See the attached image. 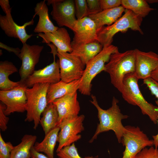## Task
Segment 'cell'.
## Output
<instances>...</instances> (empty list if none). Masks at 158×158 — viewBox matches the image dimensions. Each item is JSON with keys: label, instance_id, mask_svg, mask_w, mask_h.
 I'll list each match as a JSON object with an SVG mask.
<instances>
[{"label": "cell", "instance_id": "cell-16", "mask_svg": "<svg viewBox=\"0 0 158 158\" xmlns=\"http://www.w3.org/2000/svg\"><path fill=\"white\" fill-rule=\"evenodd\" d=\"M53 103L56 105L59 114L58 126L63 121L78 116L80 108L77 91L57 99Z\"/></svg>", "mask_w": 158, "mask_h": 158}, {"label": "cell", "instance_id": "cell-30", "mask_svg": "<svg viewBox=\"0 0 158 158\" xmlns=\"http://www.w3.org/2000/svg\"><path fill=\"white\" fill-rule=\"evenodd\" d=\"M14 147L11 142H6L0 133V158H10Z\"/></svg>", "mask_w": 158, "mask_h": 158}, {"label": "cell", "instance_id": "cell-22", "mask_svg": "<svg viewBox=\"0 0 158 158\" xmlns=\"http://www.w3.org/2000/svg\"><path fill=\"white\" fill-rule=\"evenodd\" d=\"M71 46L72 50L71 53L78 57L85 66L98 54L103 48L98 41L80 45L71 44Z\"/></svg>", "mask_w": 158, "mask_h": 158}, {"label": "cell", "instance_id": "cell-8", "mask_svg": "<svg viewBox=\"0 0 158 158\" xmlns=\"http://www.w3.org/2000/svg\"><path fill=\"white\" fill-rule=\"evenodd\" d=\"M85 118L84 115H81L65 120L59 126L60 132L58 135L59 145L57 153L63 147L71 145L81 138V135L79 134L84 130L83 122Z\"/></svg>", "mask_w": 158, "mask_h": 158}, {"label": "cell", "instance_id": "cell-29", "mask_svg": "<svg viewBox=\"0 0 158 158\" xmlns=\"http://www.w3.org/2000/svg\"><path fill=\"white\" fill-rule=\"evenodd\" d=\"M74 1L77 19H81L90 15L86 0H75Z\"/></svg>", "mask_w": 158, "mask_h": 158}, {"label": "cell", "instance_id": "cell-20", "mask_svg": "<svg viewBox=\"0 0 158 158\" xmlns=\"http://www.w3.org/2000/svg\"><path fill=\"white\" fill-rule=\"evenodd\" d=\"M45 1L37 4L34 8L35 14L39 17L38 23L34 30L35 33H46L52 32L57 30L59 27L55 26L50 20L48 13V8Z\"/></svg>", "mask_w": 158, "mask_h": 158}, {"label": "cell", "instance_id": "cell-5", "mask_svg": "<svg viewBox=\"0 0 158 158\" xmlns=\"http://www.w3.org/2000/svg\"><path fill=\"white\" fill-rule=\"evenodd\" d=\"M124 12V14L114 23L104 26L98 32V41L103 47L111 44L113 37L118 32H124L130 29L143 34L140 28L143 18L130 10L126 9Z\"/></svg>", "mask_w": 158, "mask_h": 158}, {"label": "cell", "instance_id": "cell-17", "mask_svg": "<svg viewBox=\"0 0 158 158\" xmlns=\"http://www.w3.org/2000/svg\"><path fill=\"white\" fill-rule=\"evenodd\" d=\"M34 18L23 25H19L14 21L11 11L5 15H0V26L8 37L17 38L23 44L32 36V34L27 33L25 28L27 26L33 25Z\"/></svg>", "mask_w": 158, "mask_h": 158}, {"label": "cell", "instance_id": "cell-7", "mask_svg": "<svg viewBox=\"0 0 158 158\" xmlns=\"http://www.w3.org/2000/svg\"><path fill=\"white\" fill-rule=\"evenodd\" d=\"M123 135L121 143L125 146L122 158H134L143 149L154 145L153 140L147 135L138 126H127Z\"/></svg>", "mask_w": 158, "mask_h": 158}, {"label": "cell", "instance_id": "cell-28", "mask_svg": "<svg viewBox=\"0 0 158 158\" xmlns=\"http://www.w3.org/2000/svg\"><path fill=\"white\" fill-rule=\"evenodd\" d=\"M57 155L62 158H82L78 154L74 143L63 148L57 153ZM85 158H94V157L87 156Z\"/></svg>", "mask_w": 158, "mask_h": 158}, {"label": "cell", "instance_id": "cell-9", "mask_svg": "<svg viewBox=\"0 0 158 158\" xmlns=\"http://www.w3.org/2000/svg\"><path fill=\"white\" fill-rule=\"evenodd\" d=\"M56 55L59 58L61 80L68 83L81 78L85 65L78 57L57 51Z\"/></svg>", "mask_w": 158, "mask_h": 158}, {"label": "cell", "instance_id": "cell-15", "mask_svg": "<svg viewBox=\"0 0 158 158\" xmlns=\"http://www.w3.org/2000/svg\"><path fill=\"white\" fill-rule=\"evenodd\" d=\"M135 51V75L138 80L150 77L152 72L158 66V54L152 51L145 52L137 49Z\"/></svg>", "mask_w": 158, "mask_h": 158}, {"label": "cell", "instance_id": "cell-19", "mask_svg": "<svg viewBox=\"0 0 158 158\" xmlns=\"http://www.w3.org/2000/svg\"><path fill=\"white\" fill-rule=\"evenodd\" d=\"M80 80L68 83L61 80L57 83L50 84L47 94L48 104L68 94L77 91L78 89Z\"/></svg>", "mask_w": 158, "mask_h": 158}, {"label": "cell", "instance_id": "cell-42", "mask_svg": "<svg viewBox=\"0 0 158 158\" xmlns=\"http://www.w3.org/2000/svg\"><path fill=\"white\" fill-rule=\"evenodd\" d=\"M94 158H98V156H97L94 157Z\"/></svg>", "mask_w": 158, "mask_h": 158}, {"label": "cell", "instance_id": "cell-2", "mask_svg": "<svg viewBox=\"0 0 158 158\" xmlns=\"http://www.w3.org/2000/svg\"><path fill=\"white\" fill-rule=\"evenodd\" d=\"M135 68V49L123 52L118 51L111 55L109 62L105 64V71L109 75L111 84L121 92L125 76L134 73Z\"/></svg>", "mask_w": 158, "mask_h": 158}, {"label": "cell", "instance_id": "cell-32", "mask_svg": "<svg viewBox=\"0 0 158 158\" xmlns=\"http://www.w3.org/2000/svg\"><path fill=\"white\" fill-rule=\"evenodd\" d=\"M143 83L145 85L152 94L157 99V103L158 104V82L151 77L143 80Z\"/></svg>", "mask_w": 158, "mask_h": 158}, {"label": "cell", "instance_id": "cell-33", "mask_svg": "<svg viewBox=\"0 0 158 158\" xmlns=\"http://www.w3.org/2000/svg\"><path fill=\"white\" fill-rule=\"evenodd\" d=\"M6 106L3 103L0 104V128L2 131H6L7 128V125L9 120L4 113Z\"/></svg>", "mask_w": 158, "mask_h": 158}, {"label": "cell", "instance_id": "cell-10", "mask_svg": "<svg viewBox=\"0 0 158 158\" xmlns=\"http://www.w3.org/2000/svg\"><path fill=\"white\" fill-rule=\"evenodd\" d=\"M47 4L51 5V14L59 27L65 26L73 31L77 20L74 0H49Z\"/></svg>", "mask_w": 158, "mask_h": 158}, {"label": "cell", "instance_id": "cell-26", "mask_svg": "<svg viewBox=\"0 0 158 158\" xmlns=\"http://www.w3.org/2000/svg\"><path fill=\"white\" fill-rule=\"evenodd\" d=\"M37 139L35 135H25L18 145L14 146L10 158H31V150Z\"/></svg>", "mask_w": 158, "mask_h": 158}, {"label": "cell", "instance_id": "cell-11", "mask_svg": "<svg viewBox=\"0 0 158 158\" xmlns=\"http://www.w3.org/2000/svg\"><path fill=\"white\" fill-rule=\"evenodd\" d=\"M23 84L11 89L0 91V100L6 106L4 113L6 116L15 112L26 111L27 99Z\"/></svg>", "mask_w": 158, "mask_h": 158}, {"label": "cell", "instance_id": "cell-24", "mask_svg": "<svg viewBox=\"0 0 158 158\" xmlns=\"http://www.w3.org/2000/svg\"><path fill=\"white\" fill-rule=\"evenodd\" d=\"M60 128L57 126L45 135L41 142H36L33 147L37 151L43 152L49 158H54V150L57 142Z\"/></svg>", "mask_w": 158, "mask_h": 158}, {"label": "cell", "instance_id": "cell-40", "mask_svg": "<svg viewBox=\"0 0 158 158\" xmlns=\"http://www.w3.org/2000/svg\"><path fill=\"white\" fill-rule=\"evenodd\" d=\"M157 123H158V119ZM152 137L154 142V147L157 148L158 147V133L156 135H153Z\"/></svg>", "mask_w": 158, "mask_h": 158}, {"label": "cell", "instance_id": "cell-14", "mask_svg": "<svg viewBox=\"0 0 158 158\" xmlns=\"http://www.w3.org/2000/svg\"><path fill=\"white\" fill-rule=\"evenodd\" d=\"M73 31L74 36L71 44L80 45L98 41L96 25L88 16L77 19Z\"/></svg>", "mask_w": 158, "mask_h": 158}, {"label": "cell", "instance_id": "cell-12", "mask_svg": "<svg viewBox=\"0 0 158 158\" xmlns=\"http://www.w3.org/2000/svg\"><path fill=\"white\" fill-rule=\"evenodd\" d=\"M23 44L18 56L22 61L19 71L20 77V81L22 84L35 71V66L39 61L41 53L44 48L42 45H31L26 43Z\"/></svg>", "mask_w": 158, "mask_h": 158}, {"label": "cell", "instance_id": "cell-23", "mask_svg": "<svg viewBox=\"0 0 158 158\" xmlns=\"http://www.w3.org/2000/svg\"><path fill=\"white\" fill-rule=\"evenodd\" d=\"M18 71V69L13 64L8 61L0 62V90H8L21 85L20 81L13 82L10 80L9 76Z\"/></svg>", "mask_w": 158, "mask_h": 158}, {"label": "cell", "instance_id": "cell-34", "mask_svg": "<svg viewBox=\"0 0 158 158\" xmlns=\"http://www.w3.org/2000/svg\"><path fill=\"white\" fill-rule=\"evenodd\" d=\"M86 1L90 15L95 14L102 11L100 0H87Z\"/></svg>", "mask_w": 158, "mask_h": 158}, {"label": "cell", "instance_id": "cell-18", "mask_svg": "<svg viewBox=\"0 0 158 158\" xmlns=\"http://www.w3.org/2000/svg\"><path fill=\"white\" fill-rule=\"evenodd\" d=\"M37 35L42 38V42L52 43L57 51L71 53L72 52L71 42L67 30L64 27H59L52 32L39 33Z\"/></svg>", "mask_w": 158, "mask_h": 158}, {"label": "cell", "instance_id": "cell-35", "mask_svg": "<svg viewBox=\"0 0 158 158\" xmlns=\"http://www.w3.org/2000/svg\"><path fill=\"white\" fill-rule=\"evenodd\" d=\"M100 3L103 11L121 6V0H100Z\"/></svg>", "mask_w": 158, "mask_h": 158}, {"label": "cell", "instance_id": "cell-41", "mask_svg": "<svg viewBox=\"0 0 158 158\" xmlns=\"http://www.w3.org/2000/svg\"><path fill=\"white\" fill-rule=\"evenodd\" d=\"M146 1L148 3L152 4L158 2V0H148Z\"/></svg>", "mask_w": 158, "mask_h": 158}, {"label": "cell", "instance_id": "cell-1", "mask_svg": "<svg viewBox=\"0 0 158 158\" xmlns=\"http://www.w3.org/2000/svg\"><path fill=\"white\" fill-rule=\"evenodd\" d=\"M90 102L96 108L99 123L96 131L89 142L92 143L100 133L109 130L113 131L119 143H121L122 138L126 129L123 125L122 121L127 118L128 116L121 112L118 105V100L114 97L112 98L111 106L108 109H104L99 105L95 95H91Z\"/></svg>", "mask_w": 158, "mask_h": 158}, {"label": "cell", "instance_id": "cell-3", "mask_svg": "<svg viewBox=\"0 0 158 158\" xmlns=\"http://www.w3.org/2000/svg\"><path fill=\"white\" fill-rule=\"evenodd\" d=\"M138 79L134 73L125 76L123 90L121 92L123 99L128 104L138 106L143 115L147 116L153 123H157L158 107L147 102L140 90Z\"/></svg>", "mask_w": 158, "mask_h": 158}, {"label": "cell", "instance_id": "cell-21", "mask_svg": "<svg viewBox=\"0 0 158 158\" xmlns=\"http://www.w3.org/2000/svg\"><path fill=\"white\" fill-rule=\"evenodd\" d=\"M126 9L122 6L103 10L95 14L89 15L95 22L97 32L105 25H110L119 19Z\"/></svg>", "mask_w": 158, "mask_h": 158}, {"label": "cell", "instance_id": "cell-25", "mask_svg": "<svg viewBox=\"0 0 158 158\" xmlns=\"http://www.w3.org/2000/svg\"><path fill=\"white\" fill-rule=\"evenodd\" d=\"M40 124L45 135L58 126L59 114L56 105L53 103L48 104L42 113Z\"/></svg>", "mask_w": 158, "mask_h": 158}, {"label": "cell", "instance_id": "cell-36", "mask_svg": "<svg viewBox=\"0 0 158 158\" xmlns=\"http://www.w3.org/2000/svg\"><path fill=\"white\" fill-rule=\"evenodd\" d=\"M0 5L5 14L11 11V8L10 7L8 0H0Z\"/></svg>", "mask_w": 158, "mask_h": 158}, {"label": "cell", "instance_id": "cell-43", "mask_svg": "<svg viewBox=\"0 0 158 158\" xmlns=\"http://www.w3.org/2000/svg\"><path fill=\"white\" fill-rule=\"evenodd\" d=\"M58 158H62L59 157Z\"/></svg>", "mask_w": 158, "mask_h": 158}, {"label": "cell", "instance_id": "cell-39", "mask_svg": "<svg viewBox=\"0 0 158 158\" xmlns=\"http://www.w3.org/2000/svg\"><path fill=\"white\" fill-rule=\"evenodd\" d=\"M150 77L158 82V66L152 72Z\"/></svg>", "mask_w": 158, "mask_h": 158}, {"label": "cell", "instance_id": "cell-31", "mask_svg": "<svg viewBox=\"0 0 158 158\" xmlns=\"http://www.w3.org/2000/svg\"><path fill=\"white\" fill-rule=\"evenodd\" d=\"M134 158H158V149L157 148L150 147L143 149Z\"/></svg>", "mask_w": 158, "mask_h": 158}, {"label": "cell", "instance_id": "cell-38", "mask_svg": "<svg viewBox=\"0 0 158 158\" xmlns=\"http://www.w3.org/2000/svg\"><path fill=\"white\" fill-rule=\"evenodd\" d=\"M31 158H49L47 156L37 151L33 147L31 150Z\"/></svg>", "mask_w": 158, "mask_h": 158}, {"label": "cell", "instance_id": "cell-13", "mask_svg": "<svg viewBox=\"0 0 158 158\" xmlns=\"http://www.w3.org/2000/svg\"><path fill=\"white\" fill-rule=\"evenodd\" d=\"M60 80L59 60L56 61L55 59L50 64L42 69L35 70L23 84L27 87L31 88L37 83L52 84Z\"/></svg>", "mask_w": 158, "mask_h": 158}, {"label": "cell", "instance_id": "cell-6", "mask_svg": "<svg viewBox=\"0 0 158 158\" xmlns=\"http://www.w3.org/2000/svg\"><path fill=\"white\" fill-rule=\"evenodd\" d=\"M50 84L37 83L25 90L27 99L25 121H33V128L36 129L40 124L41 114L48 105L47 94Z\"/></svg>", "mask_w": 158, "mask_h": 158}, {"label": "cell", "instance_id": "cell-4", "mask_svg": "<svg viewBox=\"0 0 158 158\" xmlns=\"http://www.w3.org/2000/svg\"><path fill=\"white\" fill-rule=\"evenodd\" d=\"M118 51V47L112 44L103 46L102 51L87 63L78 89L81 94L91 95L92 80L101 72L105 71V63L109 62L112 54Z\"/></svg>", "mask_w": 158, "mask_h": 158}, {"label": "cell", "instance_id": "cell-37", "mask_svg": "<svg viewBox=\"0 0 158 158\" xmlns=\"http://www.w3.org/2000/svg\"><path fill=\"white\" fill-rule=\"evenodd\" d=\"M0 48L6 50L10 52H12L14 53L17 56L19 55L21 51V49H19V48H14L10 47L1 42H0Z\"/></svg>", "mask_w": 158, "mask_h": 158}, {"label": "cell", "instance_id": "cell-27", "mask_svg": "<svg viewBox=\"0 0 158 158\" xmlns=\"http://www.w3.org/2000/svg\"><path fill=\"white\" fill-rule=\"evenodd\" d=\"M121 6L125 9L132 11L136 15L143 18L155 9L150 7L145 0H121Z\"/></svg>", "mask_w": 158, "mask_h": 158}]
</instances>
